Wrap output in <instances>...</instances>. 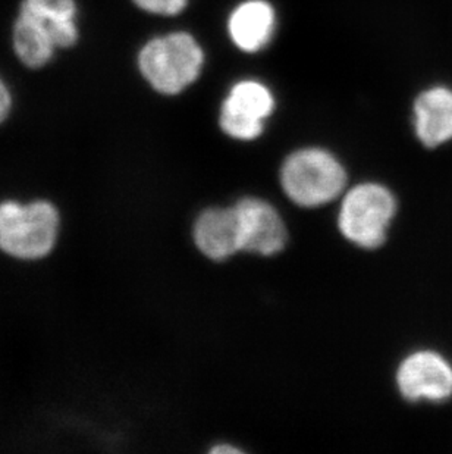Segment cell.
Wrapping results in <instances>:
<instances>
[{
  "label": "cell",
  "mask_w": 452,
  "mask_h": 454,
  "mask_svg": "<svg viewBox=\"0 0 452 454\" xmlns=\"http://www.w3.org/2000/svg\"><path fill=\"white\" fill-rule=\"evenodd\" d=\"M62 215L47 199L0 202V252L19 262H39L58 246Z\"/></svg>",
  "instance_id": "1"
},
{
  "label": "cell",
  "mask_w": 452,
  "mask_h": 454,
  "mask_svg": "<svg viewBox=\"0 0 452 454\" xmlns=\"http://www.w3.org/2000/svg\"><path fill=\"white\" fill-rule=\"evenodd\" d=\"M205 51L188 33H171L144 44L138 55L143 77L154 90L167 96L183 93L200 77Z\"/></svg>",
  "instance_id": "2"
},
{
  "label": "cell",
  "mask_w": 452,
  "mask_h": 454,
  "mask_svg": "<svg viewBox=\"0 0 452 454\" xmlns=\"http://www.w3.org/2000/svg\"><path fill=\"white\" fill-rule=\"evenodd\" d=\"M282 189L295 205H326L344 192L347 172L332 153L310 147L294 152L281 169Z\"/></svg>",
  "instance_id": "3"
},
{
  "label": "cell",
  "mask_w": 452,
  "mask_h": 454,
  "mask_svg": "<svg viewBox=\"0 0 452 454\" xmlns=\"http://www.w3.org/2000/svg\"><path fill=\"white\" fill-rule=\"evenodd\" d=\"M397 212V202L386 187L373 183L350 190L342 200L338 227L347 240L362 249H378Z\"/></svg>",
  "instance_id": "4"
},
{
  "label": "cell",
  "mask_w": 452,
  "mask_h": 454,
  "mask_svg": "<svg viewBox=\"0 0 452 454\" xmlns=\"http://www.w3.org/2000/svg\"><path fill=\"white\" fill-rule=\"evenodd\" d=\"M275 111V98L269 87L256 80H243L230 87L223 100L219 124L230 137L250 142L265 129L266 118Z\"/></svg>",
  "instance_id": "5"
},
{
  "label": "cell",
  "mask_w": 452,
  "mask_h": 454,
  "mask_svg": "<svg viewBox=\"0 0 452 454\" xmlns=\"http://www.w3.org/2000/svg\"><path fill=\"white\" fill-rule=\"evenodd\" d=\"M397 382L409 402H444L452 395V366L438 353H413L400 364Z\"/></svg>",
  "instance_id": "6"
},
{
  "label": "cell",
  "mask_w": 452,
  "mask_h": 454,
  "mask_svg": "<svg viewBox=\"0 0 452 454\" xmlns=\"http://www.w3.org/2000/svg\"><path fill=\"white\" fill-rule=\"evenodd\" d=\"M235 207L241 223L243 252L272 256L285 247V223L272 205L261 199L245 198Z\"/></svg>",
  "instance_id": "7"
},
{
  "label": "cell",
  "mask_w": 452,
  "mask_h": 454,
  "mask_svg": "<svg viewBox=\"0 0 452 454\" xmlns=\"http://www.w3.org/2000/svg\"><path fill=\"white\" fill-rule=\"evenodd\" d=\"M194 241L205 256L212 261H225L243 252L241 223L237 207H210L197 218Z\"/></svg>",
  "instance_id": "8"
},
{
  "label": "cell",
  "mask_w": 452,
  "mask_h": 454,
  "mask_svg": "<svg viewBox=\"0 0 452 454\" xmlns=\"http://www.w3.org/2000/svg\"><path fill=\"white\" fill-rule=\"evenodd\" d=\"M277 13L266 0H245L230 12L228 33L239 51L256 53L272 42Z\"/></svg>",
  "instance_id": "9"
},
{
  "label": "cell",
  "mask_w": 452,
  "mask_h": 454,
  "mask_svg": "<svg viewBox=\"0 0 452 454\" xmlns=\"http://www.w3.org/2000/svg\"><path fill=\"white\" fill-rule=\"evenodd\" d=\"M414 127L426 147L452 140V90L436 86L423 91L414 102Z\"/></svg>",
  "instance_id": "10"
},
{
  "label": "cell",
  "mask_w": 452,
  "mask_h": 454,
  "mask_svg": "<svg viewBox=\"0 0 452 454\" xmlns=\"http://www.w3.org/2000/svg\"><path fill=\"white\" fill-rule=\"evenodd\" d=\"M21 11L35 20L58 48H69L77 42V4L74 0H24Z\"/></svg>",
  "instance_id": "11"
},
{
  "label": "cell",
  "mask_w": 452,
  "mask_h": 454,
  "mask_svg": "<svg viewBox=\"0 0 452 454\" xmlns=\"http://www.w3.org/2000/svg\"><path fill=\"white\" fill-rule=\"evenodd\" d=\"M13 48L27 67L40 68L51 59L58 46L28 13L19 11L13 27Z\"/></svg>",
  "instance_id": "12"
},
{
  "label": "cell",
  "mask_w": 452,
  "mask_h": 454,
  "mask_svg": "<svg viewBox=\"0 0 452 454\" xmlns=\"http://www.w3.org/2000/svg\"><path fill=\"white\" fill-rule=\"evenodd\" d=\"M134 4L145 12L154 15H176L183 12L188 0H134Z\"/></svg>",
  "instance_id": "13"
},
{
  "label": "cell",
  "mask_w": 452,
  "mask_h": 454,
  "mask_svg": "<svg viewBox=\"0 0 452 454\" xmlns=\"http://www.w3.org/2000/svg\"><path fill=\"white\" fill-rule=\"evenodd\" d=\"M11 106H12V99H11V95H9V90L4 82L0 80V124L8 118Z\"/></svg>",
  "instance_id": "14"
},
{
  "label": "cell",
  "mask_w": 452,
  "mask_h": 454,
  "mask_svg": "<svg viewBox=\"0 0 452 454\" xmlns=\"http://www.w3.org/2000/svg\"><path fill=\"white\" fill-rule=\"evenodd\" d=\"M212 454H222V453H241L238 447L228 446V444H221V446H214L212 450Z\"/></svg>",
  "instance_id": "15"
}]
</instances>
